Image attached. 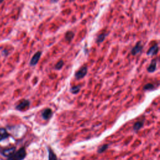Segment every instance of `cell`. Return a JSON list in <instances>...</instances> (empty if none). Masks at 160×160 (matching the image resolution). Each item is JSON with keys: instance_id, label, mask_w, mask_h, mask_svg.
<instances>
[{"instance_id": "6da1fadb", "label": "cell", "mask_w": 160, "mask_h": 160, "mask_svg": "<svg viewBox=\"0 0 160 160\" xmlns=\"http://www.w3.org/2000/svg\"><path fill=\"white\" fill-rule=\"evenodd\" d=\"M26 156V151L24 148H21L18 151L8 157V160H23Z\"/></svg>"}, {"instance_id": "7a4b0ae2", "label": "cell", "mask_w": 160, "mask_h": 160, "mask_svg": "<svg viewBox=\"0 0 160 160\" xmlns=\"http://www.w3.org/2000/svg\"><path fill=\"white\" fill-rule=\"evenodd\" d=\"M88 73V68L86 66H83L76 71L74 74V77L76 79H83Z\"/></svg>"}, {"instance_id": "3957f363", "label": "cell", "mask_w": 160, "mask_h": 160, "mask_svg": "<svg viewBox=\"0 0 160 160\" xmlns=\"http://www.w3.org/2000/svg\"><path fill=\"white\" fill-rule=\"evenodd\" d=\"M53 116V111L51 108H46L41 113V116L43 119L45 120H48L52 118Z\"/></svg>"}, {"instance_id": "277c9868", "label": "cell", "mask_w": 160, "mask_h": 160, "mask_svg": "<svg viewBox=\"0 0 160 160\" xmlns=\"http://www.w3.org/2000/svg\"><path fill=\"white\" fill-rule=\"evenodd\" d=\"M30 106V101L29 100H23L19 104L16 106V110L19 111H23L28 108Z\"/></svg>"}, {"instance_id": "5b68a950", "label": "cell", "mask_w": 160, "mask_h": 160, "mask_svg": "<svg viewBox=\"0 0 160 160\" xmlns=\"http://www.w3.org/2000/svg\"><path fill=\"white\" fill-rule=\"evenodd\" d=\"M41 54H42V53H41V51H38L33 55V56L32 58H31L30 63V65H31V66H34L36 65V64H38L40 58H41Z\"/></svg>"}, {"instance_id": "8992f818", "label": "cell", "mask_w": 160, "mask_h": 160, "mask_svg": "<svg viewBox=\"0 0 160 160\" xmlns=\"http://www.w3.org/2000/svg\"><path fill=\"white\" fill-rule=\"evenodd\" d=\"M143 47L142 46L141 43L138 42L136 45H135V46L134 47L133 49H132L131 51V55H133V56H135V55H136L137 54L140 53L142 51V49H143Z\"/></svg>"}, {"instance_id": "52a82bcc", "label": "cell", "mask_w": 160, "mask_h": 160, "mask_svg": "<svg viewBox=\"0 0 160 160\" xmlns=\"http://www.w3.org/2000/svg\"><path fill=\"white\" fill-rule=\"evenodd\" d=\"M158 51H159V47H158V44H156V45H153L148 49L147 52V55H148V56H154V55H156L158 53Z\"/></svg>"}, {"instance_id": "ba28073f", "label": "cell", "mask_w": 160, "mask_h": 160, "mask_svg": "<svg viewBox=\"0 0 160 160\" xmlns=\"http://www.w3.org/2000/svg\"><path fill=\"white\" fill-rule=\"evenodd\" d=\"M157 67V61L156 59H154L151 61V63H150V65L148 66V67L147 68V71L149 73H154V71L156 70Z\"/></svg>"}, {"instance_id": "9c48e42d", "label": "cell", "mask_w": 160, "mask_h": 160, "mask_svg": "<svg viewBox=\"0 0 160 160\" xmlns=\"http://www.w3.org/2000/svg\"><path fill=\"white\" fill-rule=\"evenodd\" d=\"M47 150H48V160H58L57 156L55 153L51 148L48 146L47 147Z\"/></svg>"}, {"instance_id": "30bf717a", "label": "cell", "mask_w": 160, "mask_h": 160, "mask_svg": "<svg viewBox=\"0 0 160 160\" xmlns=\"http://www.w3.org/2000/svg\"><path fill=\"white\" fill-rule=\"evenodd\" d=\"M143 126H144V122L143 121H137L133 125V131L137 133L139 130H140V129L143 128Z\"/></svg>"}, {"instance_id": "8fae6325", "label": "cell", "mask_w": 160, "mask_h": 160, "mask_svg": "<svg viewBox=\"0 0 160 160\" xmlns=\"http://www.w3.org/2000/svg\"><path fill=\"white\" fill-rule=\"evenodd\" d=\"M15 150H16V148H9L7 149V150H4L3 151V154L4 156L6 157H9L11 154H13L15 152Z\"/></svg>"}, {"instance_id": "7c38bea8", "label": "cell", "mask_w": 160, "mask_h": 160, "mask_svg": "<svg viewBox=\"0 0 160 160\" xmlns=\"http://www.w3.org/2000/svg\"><path fill=\"white\" fill-rule=\"evenodd\" d=\"M156 88V85L153 83H147L143 87V90L145 91H153Z\"/></svg>"}, {"instance_id": "4fadbf2b", "label": "cell", "mask_w": 160, "mask_h": 160, "mask_svg": "<svg viewBox=\"0 0 160 160\" xmlns=\"http://www.w3.org/2000/svg\"><path fill=\"white\" fill-rule=\"evenodd\" d=\"M8 133L4 128H0V141L8 138Z\"/></svg>"}, {"instance_id": "5bb4252c", "label": "cell", "mask_w": 160, "mask_h": 160, "mask_svg": "<svg viewBox=\"0 0 160 160\" xmlns=\"http://www.w3.org/2000/svg\"><path fill=\"white\" fill-rule=\"evenodd\" d=\"M109 145H110L109 144H104L103 145L100 146L98 148L97 152L98 153H104V151H106L108 150V148H109Z\"/></svg>"}, {"instance_id": "9a60e30c", "label": "cell", "mask_w": 160, "mask_h": 160, "mask_svg": "<svg viewBox=\"0 0 160 160\" xmlns=\"http://www.w3.org/2000/svg\"><path fill=\"white\" fill-rule=\"evenodd\" d=\"M80 89H81V86L80 85H77V86H74L71 87L70 88V92L73 94V95H76L79 92Z\"/></svg>"}, {"instance_id": "2e32d148", "label": "cell", "mask_w": 160, "mask_h": 160, "mask_svg": "<svg viewBox=\"0 0 160 160\" xmlns=\"http://www.w3.org/2000/svg\"><path fill=\"white\" fill-rule=\"evenodd\" d=\"M74 36V34L72 31H68L65 34V39L67 41H71V40L73 39Z\"/></svg>"}, {"instance_id": "e0dca14e", "label": "cell", "mask_w": 160, "mask_h": 160, "mask_svg": "<svg viewBox=\"0 0 160 160\" xmlns=\"http://www.w3.org/2000/svg\"><path fill=\"white\" fill-rule=\"evenodd\" d=\"M106 38V34L105 33H103L101 34L100 35L98 36L97 38H96V42L100 43H102L103 41H104V39Z\"/></svg>"}, {"instance_id": "ac0fdd59", "label": "cell", "mask_w": 160, "mask_h": 160, "mask_svg": "<svg viewBox=\"0 0 160 160\" xmlns=\"http://www.w3.org/2000/svg\"><path fill=\"white\" fill-rule=\"evenodd\" d=\"M63 65H64V61H63V60L59 61L56 63V65H55V70H60L61 69L63 68Z\"/></svg>"}, {"instance_id": "d6986e66", "label": "cell", "mask_w": 160, "mask_h": 160, "mask_svg": "<svg viewBox=\"0 0 160 160\" xmlns=\"http://www.w3.org/2000/svg\"><path fill=\"white\" fill-rule=\"evenodd\" d=\"M50 1L51 3H57L58 1V0H51Z\"/></svg>"}, {"instance_id": "ffe728a7", "label": "cell", "mask_w": 160, "mask_h": 160, "mask_svg": "<svg viewBox=\"0 0 160 160\" xmlns=\"http://www.w3.org/2000/svg\"><path fill=\"white\" fill-rule=\"evenodd\" d=\"M3 1V0H0V3H2Z\"/></svg>"}]
</instances>
